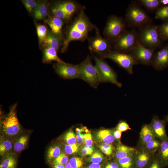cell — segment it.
I'll use <instances>...</instances> for the list:
<instances>
[{"label": "cell", "instance_id": "1", "mask_svg": "<svg viewBox=\"0 0 168 168\" xmlns=\"http://www.w3.org/2000/svg\"><path fill=\"white\" fill-rule=\"evenodd\" d=\"M93 26L84 12L81 11L68 30L61 52L66 51L69 43L72 41L84 40Z\"/></svg>", "mask_w": 168, "mask_h": 168}, {"label": "cell", "instance_id": "2", "mask_svg": "<svg viewBox=\"0 0 168 168\" xmlns=\"http://www.w3.org/2000/svg\"><path fill=\"white\" fill-rule=\"evenodd\" d=\"M138 29V41L140 44L154 51L161 47L163 42L158 32V26L150 23Z\"/></svg>", "mask_w": 168, "mask_h": 168}, {"label": "cell", "instance_id": "3", "mask_svg": "<svg viewBox=\"0 0 168 168\" xmlns=\"http://www.w3.org/2000/svg\"><path fill=\"white\" fill-rule=\"evenodd\" d=\"M125 20L127 26L132 29L152 23V19L136 1H132L128 6Z\"/></svg>", "mask_w": 168, "mask_h": 168}, {"label": "cell", "instance_id": "4", "mask_svg": "<svg viewBox=\"0 0 168 168\" xmlns=\"http://www.w3.org/2000/svg\"><path fill=\"white\" fill-rule=\"evenodd\" d=\"M16 106L17 104H15L11 107L1 122L2 136L10 139H14L21 133V126L16 113Z\"/></svg>", "mask_w": 168, "mask_h": 168}, {"label": "cell", "instance_id": "5", "mask_svg": "<svg viewBox=\"0 0 168 168\" xmlns=\"http://www.w3.org/2000/svg\"><path fill=\"white\" fill-rule=\"evenodd\" d=\"M77 67L80 78L96 88L100 82V79L96 68L93 65L90 57L87 56Z\"/></svg>", "mask_w": 168, "mask_h": 168}, {"label": "cell", "instance_id": "6", "mask_svg": "<svg viewBox=\"0 0 168 168\" xmlns=\"http://www.w3.org/2000/svg\"><path fill=\"white\" fill-rule=\"evenodd\" d=\"M138 42L137 30L135 29L126 30L114 42V47L116 51L129 53Z\"/></svg>", "mask_w": 168, "mask_h": 168}, {"label": "cell", "instance_id": "7", "mask_svg": "<svg viewBox=\"0 0 168 168\" xmlns=\"http://www.w3.org/2000/svg\"><path fill=\"white\" fill-rule=\"evenodd\" d=\"M127 24L125 20L113 15L109 18L104 30V33L109 41L114 42L126 30Z\"/></svg>", "mask_w": 168, "mask_h": 168}, {"label": "cell", "instance_id": "8", "mask_svg": "<svg viewBox=\"0 0 168 168\" xmlns=\"http://www.w3.org/2000/svg\"><path fill=\"white\" fill-rule=\"evenodd\" d=\"M93 56L100 82L111 83L121 87L122 83L118 80L117 74L111 67L102 58Z\"/></svg>", "mask_w": 168, "mask_h": 168}, {"label": "cell", "instance_id": "9", "mask_svg": "<svg viewBox=\"0 0 168 168\" xmlns=\"http://www.w3.org/2000/svg\"><path fill=\"white\" fill-rule=\"evenodd\" d=\"M103 58L111 59L130 74L133 73V66L138 64L130 53H123L116 50H111Z\"/></svg>", "mask_w": 168, "mask_h": 168}, {"label": "cell", "instance_id": "10", "mask_svg": "<svg viewBox=\"0 0 168 168\" xmlns=\"http://www.w3.org/2000/svg\"><path fill=\"white\" fill-rule=\"evenodd\" d=\"M129 53L138 64L152 66L155 51L147 48L139 42L133 47Z\"/></svg>", "mask_w": 168, "mask_h": 168}, {"label": "cell", "instance_id": "11", "mask_svg": "<svg viewBox=\"0 0 168 168\" xmlns=\"http://www.w3.org/2000/svg\"><path fill=\"white\" fill-rule=\"evenodd\" d=\"M89 48L92 51L103 57L111 50L110 42L97 35L94 37H91L89 40Z\"/></svg>", "mask_w": 168, "mask_h": 168}, {"label": "cell", "instance_id": "12", "mask_svg": "<svg viewBox=\"0 0 168 168\" xmlns=\"http://www.w3.org/2000/svg\"><path fill=\"white\" fill-rule=\"evenodd\" d=\"M53 67L56 73L63 79L80 78L77 65L56 62L53 64Z\"/></svg>", "mask_w": 168, "mask_h": 168}, {"label": "cell", "instance_id": "13", "mask_svg": "<svg viewBox=\"0 0 168 168\" xmlns=\"http://www.w3.org/2000/svg\"><path fill=\"white\" fill-rule=\"evenodd\" d=\"M154 156L142 146L136 148L133 168H147Z\"/></svg>", "mask_w": 168, "mask_h": 168}, {"label": "cell", "instance_id": "14", "mask_svg": "<svg viewBox=\"0 0 168 168\" xmlns=\"http://www.w3.org/2000/svg\"><path fill=\"white\" fill-rule=\"evenodd\" d=\"M152 66L157 71L162 70L168 67V43L162 46L155 52Z\"/></svg>", "mask_w": 168, "mask_h": 168}, {"label": "cell", "instance_id": "15", "mask_svg": "<svg viewBox=\"0 0 168 168\" xmlns=\"http://www.w3.org/2000/svg\"><path fill=\"white\" fill-rule=\"evenodd\" d=\"M165 121L154 116L149 124L155 138L161 141L168 139L165 130Z\"/></svg>", "mask_w": 168, "mask_h": 168}, {"label": "cell", "instance_id": "16", "mask_svg": "<svg viewBox=\"0 0 168 168\" xmlns=\"http://www.w3.org/2000/svg\"><path fill=\"white\" fill-rule=\"evenodd\" d=\"M63 37L58 36L49 30L47 36L42 44L45 47H50L55 49L57 51L59 49L61 44H63Z\"/></svg>", "mask_w": 168, "mask_h": 168}, {"label": "cell", "instance_id": "17", "mask_svg": "<svg viewBox=\"0 0 168 168\" xmlns=\"http://www.w3.org/2000/svg\"><path fill=\"white\" fill-rule=\"evenodd\" d=\"M64 63L58 56L57 51L50 47H45L43 51L42 62L44 63H50L53 61Z\"/></svg>", "mask_w": 168, "mask_h": 168}, {"label": "cell", "instance_id": "18", "mask_svg": "<svg viewBox=\"0 0 168 168\" xmlns=\"http://www.w3.org/2000/svg\"><path fill=\"white\" fill-rule=\"evenodd\" d=\"M63 21L59 18L53 16L49 18L46 21L53 33L62 37V29L63 24Z\"/></svg>", "mask_w": 168, "mask_h": 168}, {"label": "cell", "instance_id": "19", "mask_svg": "<svg viewBox=\"0 0 168 168\" xmlns=\"http://www.w3.org/2000/svg\"><path fill=\"white\" fill-rule=\"evenodd\" d=\"M136 148L119 143L115 150V160L123 158L133 154Z\"/></svg>", "mask_w": 168, "mask_h": 168}, {"label": "cell", "instance_id": "20", "mask_svg": "<svg viewBox=\"0 0 168 168\" xmlns=\"http://www.w3.org/2000/svg\"><path fill=\"white\" fill-rule=\"evenodd\" d=\"M149 124H146L142 127L140 133L141 146H142L155 138Z\"/></svg>", "mask_w": 168, "mask_h": 168}, {"label": "cell", "instance_id": "21", "mask_svg": "<svg viewBox=\"0 0 168 168\" xmlns=\"http://www.w3.org/2000/svg\"><path fill=\"white\" fill-rule=\"evenodd\" d=\"M28 134H20L14 138L13 144V148L14 151L17 152H19L23 150L26 147L29 139Z\"/></svg>", "mask_w": 168, "mask_h": 168}, {"label": "cell", "instance_id": "22", "mask_svg": "<svg viewBox=\"0 0 168 168\" xmlns=\"http://www.w3.org/2000/svg\"><path fill=\"white\" fill-rule=\"evenodd\" d=\"M157 155L164 167L168 166V139L161 141Z\"/></svg>", "mask_w": 168, "mask_h": 168}, {"label": "cell", "instance_id": "23", "mask_svg": "<svg viewBox=\"0 0 168 168\" xmlns=\"http://www.w3.org/2000/svg\"><path fill=\"white\" fill-rule=\"evenodd\" d=\"M96 138L103 143L112 144L115 139L112 131L109 129H104L99 130L96 133Z\"/></svg>", "mask_w": 168, "mask_h": 168}, {"label": "cell", "instance_id": "24", "mask_svg": "<svg viewBox=\"0 0 168 168\" xmlns=\"http://www.w3.org/2000/svg\"><path fill=\"white\" fill-rule=\"evenodd\" d=\"M13 144L11 140L2 136L0 138V155L3 157L12 153Z\"/></svg>", "mask_w": 168, "mask_h": 168}, {"label": "cell", "instance_id": "25", "mask_svg": "<svg viewBox=\"0 0 168 168\" xmlns=\"http://www.w3.org/2000/svg\"><path fill=\"white\" fill-rule=\"evenodd\" d=\"M37 4L34 11L35 18L37 20L44 19L47 15V3L46 1H37Z\"/></svg>", "mask_w": 168, "mask_h": 168}, {"label": "cell", "instance_id": "26", "mask_svg": "<svg viewBox=\"0 0 168 168\" xmlns=\"http://www.w3.org/2000/svg\"><path fill=\"white\" fill-rule=\"evenodd\" d=\"M17 161L16 154L12 153L2 157L0 168H16Z\"/></svg>", "mask_w": 168, "mask_h": 168}, {"label": "cell", "instance_id": "27", "mask_svg": "<svg viewBox=\"0 0 168 168\" xmlns=\"http://www.w3.org/2000/svg\"><path fill=\"white\" fill-rule=\"evenodd\" d=\"M136 1L150 12L156 11L161 6L160 0H138Z\"/></svg>", "mask_w": 168, "mask_h": 168}, {"label": "cell", "instance_id": "28", "mask_svg": "<svg viewBox=\"0 0 168 168\" xmlns=\"http://www.w3.org/2000/svg\"><path fill=\"white\" fill-rule=\"evenodd\" d=\"M60 2L64 11L70 18L78 8L77 4L73 1H66Z\"/></svg>", "mask_w": 168, "mask_h": 168}, {"label": "cell", "instance_id": "29", "mask_svg": "<svg viewBox=\"0 0 168 168\" xmlns=\"http://www.w3.org/2000/svg\"><path fill=\"white\" fill-rule=\"evenodd\" d=\"M51 12L54 16L63 20H68L70 18L64 11L60 2H57L54 4L52 7Z\"/></svg>", "mask_w": 168, "mask_h": 168}, {"label": "cell", "instance_id": "30", "mask_svg": "<svg viewBox=\"0 0 168 168\" xmlns=\"http://www.w3.org/2000/svg\"><path fill=\"white\" fill-rule=\"evenodd\" d=\"M135 153V152L131 155L115 160L121 168H133Z\"/></svg>", "mask_w": 168, "mask_h": 168}, {"label": "cell", "instance_id": "31", "mask_svg": "<svg viewBox=\"0 0 168 168\" xmlns=\"http://www.w3.org/2000/svg\"><path fill=\"white\" fill-rule=\"evenodd\" d=\"M161 141L155 138L143 146H141L152 154L158 151L161 145Z\"/></svg>", "mask_w": 168, "mask_h": 168}, {"label": "cell", "instance_id": "32", "mask_svg": "<svg viewBox=\"0 0 168 168\" xmlns=\"http://www.w3.org/2000/svg\"><path fill=\"white\" fill-rule=\"evenodd\" d=\"M155 17L164 21H168V5L161 6L158 8L156 11Z\"/></svg>", "mask_w": 168, "mask_h": 168}, {"label": "cell", "instance_id": "33", "mask_svg": "<svg viewBox=\"0 0 168 168\" xmlns=\"http://www.w3.org/2000/svg\"><path fill=\"white\" fill-rule=\"evenodd\" d=\"M160 37L163 42L168 40V21H164L158 26Z\"/></svg>", "mask_w": 168, "mask_h": 168}, {"label": "cell", "instance_id": "34", "mask_svg": "<svg viewBox=\"0 0 168 168\" xmlns=\"http://www.w3.org/2000/svg\"><path fill=\"white\" fill-rule=\"evenodd\" d=\"M60 147L58 146L50 147L47 152V159L49 162L58 157L61 153Z\"/></svg>", "mask_w": 168, "mask_h": 168}, {"label": "cell", "instance_id": "35", "mask_svg": "<svg viewBox=\"0 0 168 168\" xmlns=\"http://www.w3.org/2000/svg\"><path fill=\"white\" fill-rule=\"evenodd\" d=\"M36 30L39 42L42 43L47 36L48 30L45 26L42 25H37Z\"/></svg>", "mask_w": 168, "mask_h": 168}, {"label": "cell", "instance_id": "36", "mask_svg": "<svg viewBox=\"0 0 168 168\" xmlns=\"http://www.w3.org/2000/svg\"><path fill=\"white\" fill-rule=\"evenodd\" d=\"M64 139L68 145H73L77 143L76 136L72 130H69L64 136Z\"/></svg>", "mask_w": 168, "mask_h": 168}, {"label": "cell", "instance_id": "37", "mask_svg": "<svg viewBox=\"0 0 168 168\" xmlns=\"http://www.w3.org/2000/svg\"><path fill=\"white\" fill-rule=\"evenodd\" d=\"M21 2L29 13L34 12L37 6V1L34 0H22Z\"/></svg>", "mask_w": 168, "mask_h": 168}, {"label": "cell", "instance_id": "38", "mask_svg": "<svg viewBox=\"0 0 168 168\" xmlns=\"http://www.w3.org/2000/svg\"><path fill=\"white\" fill-rule=\"evenodd\" d=\"M104 159L103 154L99 151H96L90 157L89 161L93 163L99 164Z\"/></svg>", "mask_w": 168, "mask_h": 168}, {"label": "cell", "instance_id": "39", "mask_svg": "<svg viewBox=\"0 0 168 168\" xmlns=\"http://www.w3.org/2000/svg\"><path fill=\"white\" fill-rule=\"evenodd\" d=\"M68 160L69 158L64 153H62L58 157L53 160L52 162L54 165H65L68 163Z\"/></svg>", "mask_w": 168, "mask_h": 168}, {"label": "cell", "instance_id": "40", "mask_svg": "<svg viewBox=\"0 0 168 168\" xmlns=\"http://www.w3.org/2000/svg\"><path fill=\"white\" fill-rule=\"evenodd\" d=\"M164 167L157 155L154 156L147 168H163Z\"/></svg>", "mask_w": 168, "mask_h": 168}, {"label": "cell", "instance_id": "41", "mask_svg": "<svg viewBox=\"0 0 168 168\" xmlns=\"http://www.w3.org/2000/svg\"><path fill=\"white\" fill-rule=\"evenodd\" d=\"M69 163L72 168H81L83 165L82 160L78 157H72Z\"/></svg>", "mask_w": 168, "mask_h": 168}, {"label": "cell", "instance_id": "42", "mask_svg": "<svg viewBox=\"0 0 168 168\" xmlns=\"http://www.w3.org/2000/svg\"><path fill=\"white\" fill-rule=\"evenodd\" d=\"M78 145L76 144L73 145H65L64 147L65 152L67 154L71 155L78 151Z\"/></svg>", "mask_w": 168, "mask_h": 168}, {"label": "cell", "instance_id": "43", "mask_svg": "<svg viewBox=\"0 0 168 168\" xmlns=\"http://www.w3.org/2000/svg\"><path fill=\"white\" fill-rule=\"evenodd\" d=\"M116 128L121 132H124L128 130L131 129L128 124L126 121L123 120L119 121L118 124Z\"/></svg>", "mask_w": 168, "mask_h": 168}, {"label": "cell", "instance_id": "44", "mask_svg": "<svg viewBox=\"0 0 168 168\" xmlns=\"http://www.w3.org/2000/svg\"><path fill=\"white\" fill-rule=\"evenodd\" d=\"M84 142L86 145H92L93 141L91 134L90 133L84 134Z\"/></svg>", "mask_w": 168, "mask_h": 168}, {"label": "cell", "instance_id": "45", "mask_svg": "<svg viewBox=\"0 0 168 168\" xmlns=\"http://www.w3.org/2000/svg\"><path fill=\"white\" fill-rule=\"evenodd\" d=\"M112 132L115 140L119 141L121 139L122 132L116 129V130L112 131Z\"/></svg>", "mask_w": 168, "mask_h": 168}, {"label": "cell", "instance_id": "46", "mask_svg": "<svg viewBox=\"0 0 168 168\" xmlns=\"http://www.w3.org/2000/svg\"><path fill=\"white\" fill-rule=\"evenodd\" d=\"M105 168H121L117 163L114 160V161L108 163Z\"/></svg>", "mask_w": 168, "mask_h": 168}, {"label": "cell", "instance_id": "47", "mask_svg": "<svg viewBox=\"0 0 168 168\" xmlns=\"http://www.w3.org/2000/svg\"><path fill=\"white\" fill-rule=\"evenodd\" d=\"M76 138L77 145L78 146L81 145L84 142V134L81 133L77 134Z\"/></svg>", "mask_w": 168, "mask_h": 168}, {"label": "cell", "instance_id": "48", "mask_svg": "<svg viewBox=\"0 0 168 168\" xmlns=\"http://www.w3.org/2000/svg\"><path fill=\"white\" fill-rule=\"evenodd\" d=\"M93 152V150L88 149L84 147L81 151V154L83 156L91 155Z\"/></svg>", "mask_w": 168, "mask_h": 168}, {"label": "cell", "instance_id": "49", "mask_svg": "<svg viewBox=\"0 0 168 168\" xmlns=\"http://www.w3.org/2000/svg\"><path fill=\"white\" fill-rule=\"evenodd\" d=\"M99 147L102 152L107 156H110L113 154V150L105 149L100 145L99 146Z\"/></svg>", "mask_w": 168, "mask_h": 168}, {"label": "cell", "instance_id": "50", "mask_svg": "<svg viewBox=\"0 0 168 168\" xmlns=\"http://www.w3.org/2000/svg\"><path fill=\"white\" fill-rule=\"evenodd\" d=\"M100 145L105 149L110 150H113V146L112 144L103 143Z\"/></svg>", "mask_w": 168, "mask_h": 168}, {"label": "cell", "instance_id": "51", "mask_svg": "<svg viewBox=\"0 0 168 168\" xmlns=\"http://www.w3.org/2000/svg\"><path fill=\"white\" fill-rule=\"evenodd\" d=\"M101 166L99 164L92 163L86 168H101Z\"/></svg>", "mask_w": 168, "mask_h": 168}, {"label": "cell", "instance_id": "52", "mask_svg": "<svg viewBox=\"0 0 168 168\" xmlns=\"http://www.w3.org/2000/svg\"><path fill=\"white\" fill-rule=\"evenodd\" d=\"M160 2L161 6L168 5V0H160Z\"/></svg>", "mask_w": 168, "mask_h": 168}, {"label": "cell", "instance_id": "53", "mask_svg": "<svg viewBox=\"0 0 168 168\" xmlns=\"http://www.w3.org/2000/svg\"><path fill=\"white\" fill-rule=\"evenodd\" d=\"M54 168H65V167L64 165L58 164L54 165Z\"/></svg>", "mask_w": 168, "mask_h": 168}, {"label": "cell", "instance_id": "54", "mask_svg": "<svg viewBox=\"0 0 168 168\" xmlns=\"http://www.w3.org/2000/svg\"><path fill=\"white\" fill-rule=\"evenodd\" d=\"M84 148L90 149V150H93V147L92 145H85L83 147Z\"/></svg>", "mask_w": 168, "mask_h": 168}, {"label": "cell", "instance_id": "55", "mask_svg": "<svg viewBox=\"0 0 168 168\" xmlns=\"http://www.w3.org/2000/svg\"><path fill=\"white\" fill-rule=\"evenodd\" d=\"M76 131L77 134H79L81 133V132H82L83 130L82 129H80L78 128H76Z\"/></svg>", "mask_w": 168, "mask_h": 168}, {"label": "cell", "instance_id": "56", "mask_svg": "<svg viewBox=\"0 0 168 168\" xmlns=\"http://www.w3.org/2000/svg\"><path fill=\"white\" fill-rule=\"evenodd\" d=\"M65 168H72L69 163H68L65 165Z\"/></svg>", "mask_w": 168, "mask_h": 168}, {"label": "cell", "instance_id": "57", "mask_svg": "<svg viewBox=\"0 0 168 168\" xmlns=\"http://www.w3.org/2000/svg\"><path fill=\"white\" fill-rule=\"evenodd\" d=\"M166 121H167L168 122V114H167V116L166 117Z\"/></svg>", "mask_w": 168, "mask_h": 168}]
</instances>
